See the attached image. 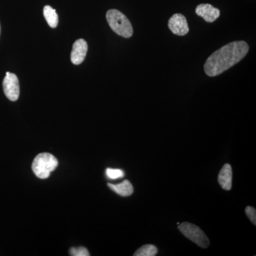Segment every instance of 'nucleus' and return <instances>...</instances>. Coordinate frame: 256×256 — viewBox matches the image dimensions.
<instances>
[{"instance_id":"obj_5","label":"nucleus","mask_w":256,"mask_h":256,"mask_svg":"<svg viewBox=\"0 0 256 256\" xmlns=\"http://www.w3.org/2000/svg\"><path fill=\"white\" fill-rule=\"evenodd\" d=\"M3 90L5 96L11 101H16L20 97V82L14 74L6 72L3 80Z\"/></svg>"},{"instance_id":"obj_4","label":"nucleus","mask_w":256,"mask_h":256,"mask_svg":"<svg viewBox=\"0 0 256 256\" xmlns=\"http://www.w3.org/2000/svg\"><path fill=\"white\" fill-rule=\"evenodd\" d=\"M178 228L186 238L191 240L198 246L203 248H206L210 246V239L204 232L194 224L184 222L182 224H178Z\"/></svg>"},{"instance_id":"obj_8","label":"nucleus","mask_w":256,"mask_h":256,"mask_svg":"<svg viewBox=\"0 0 256 256\" xmlns=\"http://www.w3.org/2000/svg\"><path fill=\"white\" fill-rule=\"evenodd\" d=\"M88 52V44L82 38L76 40L74 42L73 50L70 54V60L75 65H79L82 63L86 56Z\"/></svg>"},{"instance_id":"obj_13","label":"nucleus","mask_w":256,"mask_h":256,"mask_svg":"<svg viewBox=\"0 0 256 256\" xmlns=\"http://www.w3.org/2000/svg\"><path fill=\"white\" fill-rule=\"evenodd\" d=\"M106 176L110 180H117V178H122L124 176V172L122 170L112 169L108 168L106 171Z\"/></svg>"},{"instance_id":"obj_3","label":"nucleus","mask_w":256,"mask_h":256,"mask_svg":"<svg viewBox=\"0 0 256 256\" xmlns=\"http://www.w3.org/2000/svg\"><path fill=\"white\" fill-rule=\"evenodd\" d=\"M58 164V160L53 154L41 153L34 160L32 170L37 178L44 180L50 176V173L54 171Z\"/></svg>"},{"instance_id":"obj_16","label":"nucleus","mask_w":256,"mask_h":256,"mask_svg":"<svg viewBox=\"0 0 256 256\" xmlns=\"http://www.w3.org/2000/svg\"><path fill=\"white\" fill-rule=\"evenodd\" d=\"M0 33H1V26H0Z\"/></svg>"},{"instance_id":"obj_15","label":"nucleus","mask_w":256,"mask_h":256,"mask_svg":"<svg viewBox=\"0 0 256 256\" xmlns=\"http://www.w3.org/2000/svg\"><path fill=\"white\" fill-rule=\"evenodd\" d=\"M246 216L252 220V224L254 225L256 224V208H254L252 206H247L246 208Z\"/></svg>"},{"instance_id":"obj_12","label":"nucleus","mask_w":256,"mask_h":256,"mask_svg":"<svg viewBox=\"0 0 256 256\" xmlns=\"http://www.w3.org/2000/svg\"><path fill=\"white\" fill-rule=\"evenodd\" d=\"M158 250L156 246H154L144 245L143 246L140 248L139 249L134 252V256H154L158 254Z\"/></svg>"},{"instance_id":"obj_9","label":"nucleus","mask_w":256,"mask_h":256,"mask_svg":"<svg viewBox=\"0 0 256 256\" xmlns=\"http://www.w3.org/2000/svg\"><path fill=\"white\" fill-rule=\"evenodd\" d=\"M232 176H233V173H232V166L229 164H224L218 176V183L224 190L229 191L232 188Z\"/></svg>"},{"instance_id":"obj_14","label":"nucleus","mask_w":256,"mask_h":256,"mask_svg":"<svg viewBox=\"0 0 256 256\" xmlns=\"http://www.w3.org/2000/svg\"><path fill=\"white\" fill-rule=\"evenodd\" d=\"M70 256H89L88 250L86 248L79 247V248H72L70 250Z\"/></svg>"},{"instance_id":"obj_11","label":"nucleus","mask_w":256,"mask_h":256,"mask_svg":"<svg viewBox=\"0 0 256 256\" xmlns=\"http://www.w3.org/2000/svg\"><path fill=\"white\" fill-rule=\"evenodd\" d=\"M44 16L50 28H54L58 26V16L56 11L53 8L48 5L45 6L44 8Z\"/></svg>"},{"instance_id":"obj_7","label":"nucleus","mask_w":256,"mask_h":256,"mask_svg":"<svg viewBox=\"0 0 256 256\" xmlns=\"http://www.w3.org/2000/svg\"><path fill=\"white\" fill-rule=\"evenodd\" d=\"M195 12L208 23H213L220 18V10L210 4H198L195 10Z\"/></svg>"},{"instance_id":"obj_1","label":"nucleus","mask_w":256,"mask_h":256,"mask_svg":"<svg viewBox=\"0 0 256 256\" xmlns=\"http://www.w3.org/2000/svg\"><path fill=\"white\" fill-rule=\"evenodd\" d=\"M249 46L244 41H235L216 50L207 58L204 72L208 76L215 77L223 74L247 55Z\"/></svg>"},{"instance_id":"obj_2","label":"nucleus","mask_w":256,"mask_h":256,"mask_svg":"<svg viewBox=\"0 0 256 256\" xmlns=\"http://www.w3.org/2000/svg\"><path fill=\"white\" fill-rule=\"evenodd\" d=\"M106 20L112 31L124 38H130L133 34L132 24L124 13L118 10H110L106 13Z\"/></svg>"},{"instance_id":"obj_10","label":"nucleus","mask_w":256,"mask_h":256,"mask_svg":"<svg viewBox=\"0 0 256 256\" xmlns=\"http://www.w3.org/2000/svg\"><path fill=\"white\" fill-rule=\"evenodd\" d=\"M108 185L109 188L112 191L122 196H130V195L132 194L133 192H134L132 184L128 180H124V181L120 184H108Z\"/></svg>"},{"instance_id":"obj_6","label":"nucleus","mask_w":256,"mask_h":256,"mask_svg":"<svg viewBox=\"0 0 256 256\" xmlns=\"http://www.w3.org/2000/svg\"><path fill=\"white\" fill-rule=\"evenodd\" d=\"M168 28L174 34L178 36H185L190 31L188 20L183 14L180 13L174 14L170 18L168 22Z\"/></svg>"}]
</instances>
